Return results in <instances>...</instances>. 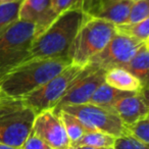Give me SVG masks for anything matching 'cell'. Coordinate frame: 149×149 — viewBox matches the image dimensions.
Listing matches in <instances>:
<instances>
[{
  "label": "cell",
  "mask_w": 149,
  "mask_h": 149,
  "mask_svg": "<svg viewBox=\"0 0 149 149\" xmlns=\"http://www.w3.org/2000/svg\"><path fill=\"white\" fill-rule=\"evenodd\" d=\"M70 64V58H34L22 62L0 79V92L24 98Z\"/></svg>",
  "instance_id": "1"
},
{
  "label": "cell",
  "mask_w": 149,
  "mask_h": 149,
  "mask_svg": "<svg viewBox=\"0 0 149 149\" xmlns=\"http://www.w3.org/2000/svg\"><path fill=\"white\" fill-rule=\"evenodd\" d=\"M85 17L86 13L82 9L68 10L58 15L42 33L36 36L26 60L70 58V46Z\"/></svg>",
  "instance_id": "2"
},
{
  "label": "cell",
  "mask_w": 149,
  "mask_h": 149,
  "mask_svg": "<svg viewBox=\"0 0 149 149\" xmlns=\"http://www.w3.org/2000/svg\"><path fill=\"white\" fill-rule=\"evenodd\" d=\"M116 34V26L107 21L86 13L70 46V63L85 66L108 44Z\"/></svg>",
  "instance_id": "3"
},
{
  "label": "cell",
  "mask_w": 149,
  "mask_h": 149,
  "mask_svg": "<svg viewBox=\"0 0 149 149\" xmlns=\"http://www.w3.org/2000/svg\"><path fill=\"white\" fill-rule=\"evenodd\" d=\"M35 116L23 98L0 92V143L19 149L31 133Z\"/></svg>",
  "instance_id": "4"
},
{
  "label": "cell",
  "mask_w": 149,
  "mask_h": 149,
  "mask_svg": "<svg viewBox=\"0 0 149 149\" xmlns=\"http://www.w3.org/2000/svg\"><path fill=\"white\" fill-rule=\"evenodd\" d=\"M37 34L36 25L21 19L0 32V79L27 59Z\"/></svg>",
  "instance_id": "5"
},
{
  "label": "cell",
  "mask_w": 149,
  "mask_h": 149,
  "mask_svg": "<svg viewBox=\"0 0 149 149\" xmlns=\"http://www.w3.org/2000/svg\"><path fill=\"white\" fill-rule=\"evenodd\" d=\"M85 66L70 63L47 83L24 97L23 100L36 114L45 110L54 109L72 82L84 70Z\"/></svg>",
  "instance_id": "6"
},
{
  "label": "cell",
  "mask_w": 149,
  "mask_h": 149,
  "mask_svg": "<svg viewBox=\"0 0 149 149\" xmlns=\"http://www.w3.org/2000/svg\"><path fill=\"white\" fill-rule=\"evenodd\" d=\"M59 110L68 112L79 118L88 131H99L116 138L125 134L124 123L120 120L113 109L87 102L78 105H66Z\"/></svg>",
  "instance_id": "7"
},
{
  "label": "cell",
  "mask_w": 149,
  "mask_h": 149,
  "mask_svg": "<svg viewBox=\"0 0 149 149\" xmlns=\"http://www.w3.org/2000/svg\"><path fill=\"white\" fill-rule=\"evenodd\" d=\"M143 43L144 42L116 32L103 50L94 56L88 64L105 72L113 68H123Z\"/></svg>",
  "instance_id": "8"
},
{
  "label": "cell",
  "mask_w": 149,
  "mask_h": 149,
  "mask_svg": "<svg viewBox=\"0 0 149 149\" xmlns=\"http://www.w3.org/2000/svg\"><path fill=\"white\" fill-rule=\"evenodd\" d=\"M104 70L87 64L83 72L72 82L52 111L56 113L63 106L78 105L89 102L95 90L104 82Z\"/></svg>",
  "instance_id": "9"
},
{
  "label": "cell",
  "mask_w": 149,
  "mask_h": 149,
  "mask_svg": "<svg viewBox=\"0 0 149 149\" xmlns=\"http://www.w3.org/2000/svg\"><path fill=\"white\" fill-rule=\"evenodd\" d=\"M32 132L51 149H70L72 146L59 116L52 110H45L36 114Z\"/></svg>",
  "instance_id": "10"
},
{
  "label": "cell",
  "mask_w": 149,
  "mask_h": 149,
  "mask_svg": "<svg viewBox=\"0 0 149 149\" xmlns=\"http://www.w3.org/2000/svg\"><path fill=\"white\" fill-rule=\"evenodd\" d=\"M112 109L125 126L132 125L137 120L148 116L147 88L140 92H134L126 97H123L114 104Z\"/></svg>",
  "instance_id": "11"
},
{
  "label": "cell",
  "mask_w": 149,
  "mask_h": 149,
  "mask_svg": "<svg viewBox=\"0 0 149 149\" xmlns=\"http://www.w3.org/2000/svg\"><path fill=\"white\" fill-rule=\"evenodd\" d=\"M57 17L51 6V0H23L19 19L36 25L38 34L44 31Z\"/></svg>",
  "instance_id": "12"
},
{
  "label": "cell",
  "mask_w": 149,
  "mask_h": 149,
  "mask_svg": "<svg viewBox=\"0 0 149 149\" xmlns=\"http://www.w3.org/2000/svg\"><path fill=\"white\" fill-rule=\"evenodd\" d=\"M132 4L129 0H111L97 5L89 15L107 21L114 26L120 25L126 23Z\"/></svg>",
  "instance_id": "13"
},
{
  "label": "cell",
  "mask_w": 149,
  "mask_h": 149,
  "mask_svg": "<svg viewBox=\"0 0 149 149\" xmlns=\"http://www.w3.org/2000/svg\"><path fill=\"white\" fill-rule=\"evenodd\" d=\"M104 82L120 91L140 92L147 88L144 87L136 77L123 68H113L106 70Z\"/></svg>",
  "instance_id": "14"
},
{
  "label": "cell",
  "mask_w": 149,
  "mask_h": 149,
  "mask_svg": "<svg viewBox=\"0 0 149 149\" xmlns=\"http://www.w3.org/2000/svg\"><path fill=\"white\" fill-rule=\"evenodd\" d=\"M126 70L136 77L144 87H147L149 70V47L148 42L140 46L132 58L123 66Z\"/></svg>",
  "instance_id": "15"
},
{
  "label": "cell",
  "mask_w": 149,
  "mask_h": 149,
  "mask_svg": "<svg viewBox=\"0 0 149 149\" xmlns=\"http://www.w3.org/2000/svg\"><path fill=\"white\" fill-rule=\"evenodd\" d=\"M132 93H134V92L120 91V90L116 89V88L107 85L105 82H103L95 90L93 95L90 98L89 102L90 103L96 104V105L102 106V107L112 109L113 105L118 100L122 99L123 97H126V96L130 95Z\"/></svg>",
  "instance_id": "16"
},
{
  "label": "cell",
  "mask_w": 149,
  "mask_h": 149,
  "mask_svg": "<svg viewBox=\"0 0 149 149\" xmlns=\"http://www.w3.org/2000/svg\"><path fill=\"white\" fill-rule=\"evenodd\" d=\"M116 137L99 131H88L72 146H88L94 148H113ZM70 146V147H72Z\"/></svg>",
  "instance_id": "17"
},
{
  "label": "cell",
  "mask_w": 149,
  "mask_h": 149,
  "mask_svg": "<svg viewBox=\"0 0 149 149\" xmlns=\"http://www.w3.org/2000/svg\"><path fill=\"white\" fill-rule=\"evenodd\" d=\"M57 114L61 120L64 131H65L72 145L77 142L84 134L88 132V129L84 126L83 123L74 116L63 111V110H59Z\"/></svg>",
  "instance_id": "18"
},
{
  "label": "cell",
  "mask_w": 149,
  "mask_h": 149,
  "mask_svg": "<svg viewBox=\"0 0 149 149\" xmlns=\"http://www.w3.org/2000/svg\"><path fill=\"white\" fill-rule=\"evenodd\" d=\"M116 32L139 41L148 42L149 40V19L139 23L120 24L116 26Z\"/></svg>",
  "instance_id": "19"
},
{
  "label": "cell",
  "mask_w": 149,
  "mask_h": 149,
  "mask_svg": "<svg viewBox=\"0 0 149 149\" xmlns=\"http://www.w3.org/2000/svg\"><path fill=\"white\" fill-rule=\"evenodd\" d=\"M22 1L23 0L0 4V32L19 19Z\"/></svg>",
  "instance_id": "20"
},
{
  "label": "cell",
  "mask_w": 149,
  "mask_h": 149,
  "mask_svg": "<svg viewBox=\"0 0 149 149\" xmlns=\"http://www.w3.org/2000/svg\"><path fill=\"white\" fill-rule=\"evenodd\" d=\"M125 134L134 137L144 144H149V118L148 116L137 120L132 125L125 126Z\"/></svg>",
  "instance_id": "21"
},
{
  "label": "cell",
  "mask_w": 149,
  "mask_h": 149,
  "mask_svg": "<svg viewBox=\"0 0 149 149\" xmlns=\"http://www.w3.org/2000/svg\"><path fill=\"white\" fill-rule=\"evenodd\" d=\"M146 19H149V0H139L133 2L126 23H139Z\"/></svg>",
  "instance_id": "22"
},
{
  "label": "cell",
  "mask_w": 149,
  "mask_h": 149,
  "mask_svg": "<svg viewBox=\"0 0 149 149\" xmlns=\"http://www.w3.org/2000/svg\"><path fill=\"white\" fill-rule=\"evenodd\" d=\"M113 149H148V145L140 142L130 135L124 134L116 138Z\"/></svg>",
  "instance_id": "23"
},
{
  "label": "cell",
  "mask_w": 149,
  "mask_h": 149,
  "mask_svg": "<svg viewBox=\"0 0 149 149\" xmlns=\"http://www.w3.org/2000/svg\"><path fill=\"white\" fill-rule=\"evenodd\" d=\"M83 0H51V6L56 15L74 9H82Z\"/></svg>",
  "instance_id": "24"
},
{
  "label": "cell",
  "mask_w": 149,
  "mask_h": 149,
  "mask_svg": "<svg viewBox=\"0 0 149 149\" xmlns=\"http://www.w3.org/2000/svg\"><path fill=\"white\" fill-rule=\"evenodd\" d=\"M19 149H51L42 139H40L37 135H35L31 131L29 136L27 137L22 146Z\"/></svg>",
  "instance_id": "25"
},
{
  "label": "cell",
  "mask_w": 149,
  "mask_h": 149,
  "mask_svg": "<svg viewBox=\"0 0 149 149\" xmlns=\"http://www.w3.org/2000/svg\"><path fill=\"white\" fill-rule=\"evenodd\" d=\"M97 4V0H83V5H82V10L87 15H90Z\"/></svg>",
  "instance_id": "26"
},
{
  "label": "cell",
  "mask_w": 149,
  "mask_h": 149,
  "mask_svg": "<svg viewBox=\"0 0 149 149\" xmlns=\"http://www.w3.org/2000/svg\"><path fill=\"white\" fill-rule=\"evenodd\" d=\"M70 149H106V148H94V147H88V146H72ZM107 149H113V148H107Z\"/></svg>",
  "instance_id": "27"
},
{
  "label": "cell",
  "mask_w": 149,
  "mask_h": 149,
  "mask_svg": "<svg viewBox=\"0 0 149 149\" xmlns=\"http://www.w3.org/2000/svg\"><path fill=\"white\" fill-rule=\"evenodd\" d=\"M107 1H111V0H97V4H96V7L97 5L101 4V3H104V2H107ZM129 1H132V2H135V1H139V0H129ZM95 7V8H96ZM94 8V9H95Z\"/></svg>",
  "instance_id": "28"
},
{
  "label": "cell",
  "mask_w": 149,
  "mask_h": 149,
  "mask_svg": "<svg viewBox=\"0 0 149 149\" xmlns=\"http://www.w3.org/2000/svg\"><path fill=\"white\" fill-rule=\"evenodd\" d=\"M0 149H17V148H13L11 146H8V145H5L3 143H0Z\"/></svg>",
  "instance_id": "29"
},
{
  "label": "cell",
  "mask_w": 149,
  "mask_h": 149,
  "mask_svg": "<svg viewBox=\"0 0 149 149\" xmlns=\"http://www.w3.org/2000/svg\"><path fill=\"white\" fill-rule=\"evenodd\" d=\"M15 1H19V0H0V4H4V3H10V2H15Z\"/></svg>",
  "instance_id": "30"
}]
</instances>
